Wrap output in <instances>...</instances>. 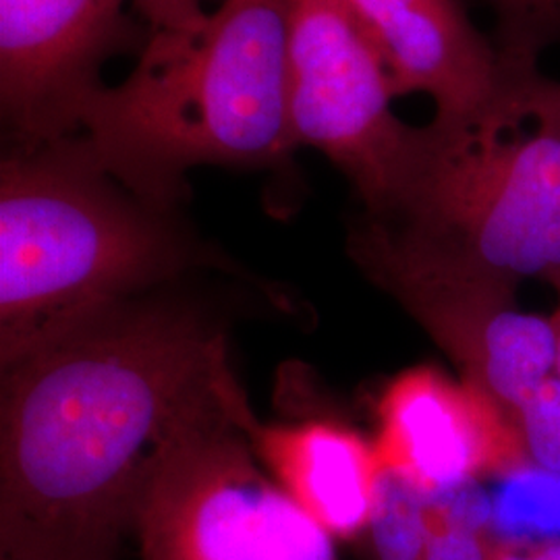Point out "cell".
Segmentation results:
<instances>
[{
	"instance_id": "30bf717a",
	"label": "cell",
	"mask_w": 560,
	"mask_h": 560,
	"mask_svg": "<svg viewBox=\"0 0 560 560\" xmlns=\"http://www.w3.org/2000/svg\"><path fill=\"white\" fill-rule=\"evenodd\" d=\"M381 50L397 96L425 94L434 119L457 120L492 96L502 57L465 0H345Z\"/></svg>"
},
{
	"instance_id": "52a82bcc",
	"label": "cell",
	"mask_w": 560,
	"mask_h": 560,
	"mask_svg": "<svg viewBox=\"0 0 560 560\" xmlns=\"http://www.w3.org/2000/svg\"><path fill=\"white\" fill-rule=\"evenodd\" d=\"M347 252L455 361L460 378L506 411L555 374L550 320L521 312L515 284L418 260L355 226L349 229Z\"/></svg>"
},
{
	"instance_id": "277c9868",
	"label": "cell",
	"mask_w": 560,
	"mask_h": 560,
	"mask_svg": "<svg viewBox=\"0 0 560 560\" xmlns=\"http://www.w3.org/2000/svg\"><path fill=\"white\" fill-rule=\"evenodd\" d=\"M502 57L478 110L418 127L384 210L351 226L400 254L502 280H560V83Z\"/></svg>"
},
{
	"instance_id": "8992f818",
	"label": "cell",
	"mask_w": 560,
	"mask_h": 560,
	"mask_svg": "<svg viewBox=\"0 0 560 560\" xmlns=\"http://www.w3.org/2000/svg\"><path fill=\"white\" fill-rule=\"evenodd\" d=\"M381 50L345 0H291L287 122L351 183L365 217L384 210L413 152L418 127L393 108Z\"/></svg>"
},
{
	"instance_id": "8fae6325",
	"label": "cell",
	"mask_w": 560,
	"mask_h": 560,
	"mask_svg": "<svg viewBox=\"0 0 560 560\" xmlns=\"http://www.w3.org/2000/svg\"><path fill=\"white\" fill-rule=\"evenodd\" d=\"M247 436L270 476L335 540L363 538L382 471L374 441L330 420L261 423L256 418Z\"/></svg>"
},
{
	"instance_id": "9a60e30c",
	"label": "cell",
	"mask_w": 560,
	"mask_h": 560,
	"mask_svg": "<svg viewBox=\"0 0 560 560\" xmlns=\"http://www.w3.org/2000/svg\"><path fill=\"white\" fill-rule=\"evenodd\" d=\"M501 25L504 57L536 59L540 48L560 40V0H486Z\"/></svg>"
},
{
	"instance_id": "5bb4252c",
	"label": "cell",
	"mask_w": 560,
	"mask_h": 560,
	"mask_svg": "<svg viewBox=\"0 0 560 560\" xmlns=\"http://www.w3.org/2000/svg\"><path fill=\"white\" fill-rule=\"evenodd\" d=\"M430 540L423 560H494L499 544L480 521L465 517L453 492L430 497Z\"/></svg>"
},
{
	"instance_id": "2e32d148",
	"label": "cell",
	"mask_w": 560,
	"mask_h": 560,
	"mask_svg": "<svg viewBox=\"0 0 560 560\" xmlns=\"http://www.w3.org/2000/svg\"><path fill=\"white\" fill-rule=\"evenodd\" d=\"M150 32L183 30L200 23L208 13L203 0H129Z\"/></svg>"
},
{
	"instance_id": "5b68a950",
	"label": "cell",
	"mask_w": 560,
	"mask_h": 560,
	"mask_svg": "<svg viewBox=\"0 0 560 560\" xmlns=\"http://www.w3.org/2000/svg\"><path fill=\"white\" fill-rule=\"evenodd\" d=\"M249 400L185 421L154 463L136 534L145 560H342L337 540L261 469Z\"/></svg>"
},
{
	"instance_id": "3957f363",
	"label": "cell",
	"mask_w": 560,
	"mask_h": 560,
	"mask_svg": "<svg viewBox=\"0 0 560 560\" xmlns=\"http://www.w3.org/2000/svg\"><path fill=\"white\" fill-rule=\"evenodd\" d=\"M229 268L180 212L141 200L83 136L0 161V368L196 268Z\"/></svg>"
},
{
	"instance_id": "e0dca14e",
	"label": "cell",
	"mask_w": 560,
	"mask_h": 560,
	"mask_svg": "<svg viewBox=\"0 0 560 560\" xmlns=\"http://www.w3.org/2000/svg\"><path fill=\"white\" fill-rule=\"evenodd\" d=\"M494 560H560V541L540 544L532 548H517L501 541Z\"/></svg>"
},
{
	"instance_id": "7c38bea8",
	"label": "cell",
	"mask_w": 560,
	"mask_h": 560,
	"mask_svg": "<svg viewBox=\"0 0 560 560\" xmlns=\"http://www.w3.org/2000/svg\"><path fill=\"white\" fill-rule=\"evenodd\" d=\"M430 497L399 471L382 467L365 540L370 560H423L430 540Z\"/></svg>"
},
{
	"instance_id": "7a4b0ae2",
	"label": "cell",
	"mask_w": 560,
	"mask_h": 560,
	"mask_svg": "<svg viewBox=\"0 0 560 560\" xmlns=\"http://www.w3.org/2000/svg\"><path fill=\"white\" fill-rule=\"evenodd\" d=\"M289 2L224 0L191 27L150 32L133 71L83 113L81 136L102 166L180 212L191 168L289 164Z\"/></svg>"
},
{
	"instance_id": "6da1fadb",
	"label": "cell",
	"mask_w": 560,
	"mask_h": 560,
	"mask_svg": "<svg viewBox=\"0 0 560 560\" xmlns=\"http://www.w3.org/2000/svg\"><path fill=\"white\" fill-rule=\"evenodd\" d=\"M0 372V560L115 559L173 434L247 399L221 326L162 291Z\"/></svg>"
},
{
	"instance_id": "ba28073f",
	"label": "cell",
	"mask_w": 560,
	"mask_h": 560,
	"mask_svg": "<svg viewBox=\"0 0 560 560\" xmlns=\"http://www.w3.org/2000/svg\"><path fill=\"white\" fill-rule=\"evenodd\" d=\"M129 0H0V120L9 150L80 136L102 67L140 38Z\"/></svg>"
},
{
	"instance_id": "9c48e42d",
	"label": "cell",
	"mask_w": 560,
	"mask_h": 560,
	"mask_svg": "<svg viewBox=\"0 0 560 560\" xmlns=\"http://www.w3.org/2000/svg\"><path fill=\"white\" fill-rule=\"evenodd\" d=\"M374 448L428 497L529 467L520 430L499 400L434 365L397 374L382 390Z\"/></svg>"
},
{
	"instance_id": "ac0fdd59",
	"label": "cell",
	"mask_w": 560,
	"mask_h": 560,
	"mask_svg": "<svg viewBox=\"0 0 560 560\" xmlns=\"http://www.w3.org/2000/svg\"><path fill=\"white\" fill-rule=\"evenodd\" d=\"M555 289L559 291V305L548 320L552 326V340H555V374L560 378V280L555 282Z\"/></svg>"
},
{
	"instance_id": "4fadbf2b",
	"label": "cell",
	"mask_w": 560,
	"mask_h": 560,
	"mask_svg": "<svg viewBox=\"0 0 560 560\" xmlns=\"http://www.w3.org/2000/svg\"><path fill=\"white\" fill-rule=\"evenodd\" d=\"M529 465L560 474V378L550 374L509 411Z\"/></svg>"
}]
</instances>
